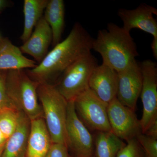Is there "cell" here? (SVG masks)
I'll return each mask as SVG.
<instances>
[{
    "mask_svg": "<svg viewBox=\"0 0 157 157\" xmlns=\"http://www.w3.org/2000/svg\"><path fill=\"white\" fill-rule=\"evenodd\" d=\"M93 40L90 34L79 23L73 26L67 38L54 46L41 63L26 72L39 83L52 84L79 57L91 52Z\"/></svg>",
    "mask_w": 157,
    "mask_h": 157,
    "instance_id": "cell-1",
    "label": "cell"
},
{
    "mask_svg": "<svg viewBox=\"0 0 157 157\" xmlns=\"http://www.w3.org/2000/svg\"><path fill=\"white\" fill-rule=\"evenodd\" d=\"M92 49L101 54L102 64L117 72L136 62L139 55L130 32L113 23H109L107 29L98 31L93 40Z\"/></svg>",
    "mask_w": 157,
    "mask_h": 157,
    "instance_id": "cell-2",
    "label": "cell"
},
{
    "mask_svg": "<svg viewBox=\"0 0 157 157\" xmlns=\"http://www.w3.org/2000/svg\"><path fill=\"white\" fill-rule=\"evenodd\" d=\"M37 94L52 142L67 146L68 101L54 85L39 83Z\"/></svg>",
    "mask_w": 157,
    "mask_h": 157,
    "instance_id": "cell-3",
    "label": "cell"
},
{
    "mask_svg": "<svg viewBox=\"0 0 157 157\" xmlns=\"http://www.w3.org/2000/svg\"><path fill=\"white\" fill-rule=\"evenodd\" d=\"M39 82L29 76L24 70L7 71V94L17 109L30 120L43 117L42 107L37 94Z\"/></svg>",
    "mask_w": 157,
    "mask_h": 157,
    "instance_id": "cell-4",
    "label": "cell"
},
{
    "mask_svg": "<svg viewBox=\"0 0 157 157\" xmlns=\"http://www.w3.org/2000/svg\"><path fill=\"white\" fill-rule=\"evenodd\" d=\"M98 65L91 52L82 56L65 70L55 86L67 101H74L89 88L90 77Z\"/></svg>",
    "mask_w": 157,
    "mask_h": 157,
    "instance_id": "cell-5",
    "label": "cell"
},
{
    "mask_svg": "<svg viewBox=\"0 0 157 157\" xmlns=\"http://www.w3.org/2000/svg\"><path fill=\"white\" fill-rule=\"evenodd\" d=\"M73 102L78 117L90 131L111 132L107 116L108 104L89 88L77 96Z\"/></svg>",
    "mask_w": 157,
    "mask_h": 157,
    "instance_id": "cell-6",
    "label": "cell"
},
{
    "mask_svg": "<svg viewBox=\"0 0 157 157\" xmlns=\"http://www.w3.org/2000/svg\"><path fill=\"white\" fill-rule=\"evenodd\" d=\"M142 75L140 95L143 104V113L140 120L142 133L157 121V66L150 59L140 64Z\"/></svg>",
    "mask_w": 157,
    "mask_h": 157,
    "instance_id": "cell-7",
    "label": "cell"
},
{
    "mask_svg": "<svg viewBox=\"0 0 157 157\" xmlns=\"http://www.w3.org/2000/svg\"><path fill=\"white\" fill-rule=\"evenodd\" d=\"M67 137L73 157H94V136L78 117L73 101H68Z\"/></svg>",
    "mask_w": 157,
    "mask_h": 157,
    "instance_id": "cell-8",
    "label": "cell"
},
{
    "mask_svg": "<svg viewBox=\"0 0 157 157\" xmlns=\"http://www.w3.org/2000/svg\"><path fill=\"white\" fill-rule=\"evenodd\" d=\"M107 113L111 132L123 141L136 138L142 133L140 121L135 111L122 104L117 98L107 104Z\"/></svg>",
    "mask_w": 157,
    "mask_h": 157,
    "instance_id": "cell-9",
    "label": "cell"
},
{
    "mask_svg": "<svg viewBox=\"0 0 157 157\" xmlns=\"http://www.w3.org/2000/svg\"><path fill=\"white\" fill-rule=\"evenodd\" d=\"M118 74L117 98L122 104L135 111L142 86L140 64L136 61Z\"/></svg>",
    "mask_w": 157,
    "mask_h": 157,
    "instance_id": "cell-10",
    "label": "cell"
},
{
    "mask_svg": "<svg viewBox=\"0 0 157 157\" xmlns=\"http://www.w3.org/2000/svg\"><path fill=\"white\" fill-rule=\"evenodd\" d=\"M117 14L126 31L130 33L132 29H139L157 39V22L153 16L157 14L156 8L142 3L134 9H119Z\"/></svg>",
    "mask_w": 157,
    "mask_h": 157,
    "instance_id": "cell-11",
    "label": "cell"
},
{
    "mask_svg": "<svg viewBox=\"0 0 157 157\" xmlns=\"http://www.w3.org/2000/svg\"><path fill=\"white\" fill-rule=\"evenodd\" d=\"M118 74L107 65H98L90 77L89 88L101 101L108 104L117 98Z\"/></svg>",
    "mask_w": 157,
    "mask_h": 157,
    "instance_id": "cell-12",
    "label": "cell"
},
{
    "mask_svg": "<svg viewBox=\"0 0 157 157\" xmlns=\"http://www.w3.org/2000/svg\"><path fill=\"white\" fill-rule=\"evenodd\" d=\"M51 29L42 16L35 26L29 39L20 47L23 53L27 54L41 63L48 53V48L52 43Z\"/></svg>",
    "mask_w": 157,
    "mask_h": 157,
    "instance_id": "cell-13",
    "label": "cell"
},
{
    "mask_svg": "<svg viewBox=\"0 0 157 157\" xmlns=\"http://www.w3.org/2000/svg\"><path fill=\"white\" fill-rule=\"evenodd\" d=\"M30 121L26 157H44L52 143L45 120L42 117Z\"/></svg>",
    "mask_w": 157,
    "mask_h": 157,
    "instance_id": "cell-14",
    "label": "cell"
},
{
    "mask_svg": "<svg viewBox=\"0 0 157 157\" xmlns=\"http://www.w3.org/2000/svg\"><path fill=\"white\" fill-rule=\"evenodd\" d=\"M36 62L26 57L8 39H0V71L33 69Z\"/></svg>",
    "mask_w": 157,
    "mask_h": 157,
    "instance_id": "cell-15",
    "label": "cell"
},
{
    "mask_svg": "<svg viewBox=\"0 0 157 157\" xmlns=\"http://www.w3.org/2000/svg\"><path fill=\"white\" fill-rule=\"evenodd\" d=\"M31 121L22 112L14 133L7 139L1 157H26Z\"/></svg>",
    "mask_w": 157,
    "mask_h": 157,
    "instance_id": "cell-16",
    "label": "cell"
},
{
    "mask_svg": "<svg viewBox=\"0 0 157 157\" xmlns=\"http://www.w3.org/2000/svg\"><path fill=\"white\" fill-rule=\"evenodd\" d=\"M44 17L52 32V46L61 40L65 25V5L63 0H48L44 11Z\"/></svg>",
    "mask_w": 157,
    "mask_h": 157,
    "instance_id": "cell-17",
    "label": "cell"
},
{
    "mask_svg": "<svg viewBox=\"0 0 157 157\" xmlns=\"http://www.w3.org/2000/svg\"><path fill=\"white\" fill-rule=\"evenodd\" d=\"M94 157H116L126 143L111 132H94Z\"/></svg>",
    "mask_w": 157,
    "mask_h": 157,
    "instance_id": "cell-18",
    "label": "cell"
},
{
    "mask_svg": "<svg viewBox=\"0 0 157 157\" xmlns=\"http://www.w3.org/2000/svg\"><path fill=\"white\" fill-rule=\"evenodd\" d=\"M48 0H25L23 13L24 25L21 39L23 43L30 37L37 23L42 17V15L48 4Z\"/></svg>",
    "mask_w": 157,
    "mask_h": 157,
    "instance_id": "cell-19",
    "label": "cell"
},
{
    "mask_svg": "<svg viewBox=\"0 0 157 157\" xmlns=\"http://www.w3.org/2000/svg\"><path fill=\"white\" fill-rule=\"evenodd\" d=\"M21 111L15 109H7L0 112V130L8 139L15 132Z\"/></svg>",
    "mask_w": 157,
    "mask_h": 157,
    "instance_id": "cell-20",
    "label": "cell"
},
{
    "mask_svg": "<svg viewBox=\"0 0 157 157\" xmlns=\"http://www.w3.org/2000/svg\"><path fill=\"white\" fill-rule=\"evenodd\" d=\"M136 139L143 150L144 157H157V139L143 133L137 135Z\"/></svg>",
    "mask_w": 157,
    "mask_h": 157,
    "instance_id": "cell-21",
    "label": "cell"
},
{
    "mask_svg": "<svg viewBox=\"0 0 157 157\" xmlns=\"http://www.w3.org/2000/svg\"><path fill=\"white\" fill-rule=\"evenodd\" d=\"M116 157H144L143 150L136 138L127 141Z\"/></svg>",
    "mask_w": 157,
    "mask_h": 157,
    "instance_id": "cell-22",
    "label": "cell"
},
{
    "mask_svg": "<svg viewBox=\"0 0 157 157\" xmlns=\"http://www.w3.org/2000/svg\"><path fill=\"white\" fill-rule=\"evenodd\" d=\"M7 73V71H0V112L7 109H18L7 94L6 87Z\"/></svg>",
    "mask_w": 157,
    "mask_h": 157,
    "instance_id": "cell-23",
    "label": "cell"
},
{
    "mask_svg": "<svg viewBox=\"0 0 157 157\" xmlns=\"http://www.w3.org/2000/svg\"><path fill=\"white\" fill-rule=\"evenodd\" d=\"M44 157H72L67 146L61 143H52L50 149Z\"/></svg>",
    "mask_w": 157,
    "mask_h": 157,
    "instance_id": "cell-24",
    "label": "cell"
},
{
    "mask_svg": "<svg viewBox=\"0 0 157 157\" xmlns=\"http://www.w3.org/2000/svg\"><path fill=\"white\" fill-rule=\"evenodd\" d=\"M144 134L149 137L157 139V121L155 122L149 127L146 132Z\"/></svg>",
    "mask_w": 157,
    "mask_h": 157,
    "instance_id": "cell-25",
    "label": "cell"
},
{
    "mask_svg": "<svg viewBox=\"0 0 157 157\" xmlns=\"http://www.w3.org/2000/svg\"><path fill=\"white\" fill-rule=\"evenodd\" d=\"M151 48L153 55L156 59H157V39L153 38L151 44Z\"/></svg>",
    "mask_w": 157,
    "mask_h": 157,
    "instance_id": "cell-26",
    "label": "cell"
},
{
    "mask_svg": "<svg viewBox=\"0 0 157 157\" xmlns=\"http://www.w3.org/2000/svg\"><path fill=\"white\" fill-rule=\"evenodd\" d=\"M9 6V2L6 0H0V13Z\"/></svg>",
    "mask_w": 157,
    "mask_h": 157,
    "instance_id": "cell-27",
    "label": "cell"
},
{
    "mask_svg": "<svg viewBox=\"0 0 157 157\" xmlns=\"http://www.w3.org/2000/svg\"><path fill=\"white\" fill-rule=\"evenodd\" d=\"M7 139L0 130V147L5 146Z\"/></svg>",
    "mask_w": 157,
    "mask_h": 157,
    "instance_id": "cell-28",
    "label": "cell"
},
{
    "mask_svg": "<svg viewBox=\"0 0 157 157\" xmlns=\"http://www.w3.org/2000/svg\"><path fill=\"white\" fill-rule=\"evenodd\" d=\"M4 147H5V146L2 147H0V157H1V156H2V154L3 150H4Z\"/></svg>",
    "mask_w": 157,
    "mask_h": 157,
    "instance_id": "cell-29",
    "label": "cell"
}]
</instances>
